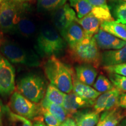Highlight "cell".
<instances>
[{
    "label": "cell",
    "instance_id": "cell-7",
    "mask_svg": "<svg viewBox=\"0 0 126 126\" xmlns=\"http://www.w3.org/2000/svg\"><path fill=\"white\" fill-rule=\"evenodd\" d=\"M10 107L12 112L29 120H34L42 116L40 104L30 101L18 92L12 94L10 100Z\"/></svg>",
    "mask_w": 126,
    "mask_h": 126
},
{
    "label": "cell",
    "instance_id": "cell-15",
    "mask_svg": "<svg viewBox=\"0 0 126 126\" xmlns=\"http://www.w3.org/2000/svg\"><path fill=\"white\" fill-rule=\"evenodd\" d=\"M97 75L96 70L91 65L80 64L75 67V76L78 81L89 86L94 85Z\"/></svg>",
    "mask_w": 126,
    "mask_h": 126
},
{
    "label": "cell",
    "instance_id": "cell-27",
    "mask_svg": "<svg viewBox=\"0 0 126 126\" xmlns=\"http://www.w3.org/2000/svg\"><path fill=\"white\" fill-rule=\"evenodd\" d=\"M94 89L100 93H105L111 91L114 88L113 83L108 78L103 75H100L94 82Z\"/></svg>",
    "mask_w": 126,
    "mask_h": 126
},
{
    "label": "cell",
    "instance_id": "cell-8",
    "mask_svg": "<svg viewBox=\"0 0 126 126\" xmlns=\"http://www.w3.org/2000/svg\"><path fill=\"white\" fill-rule=\"evenodd\" d=\"M15 88V71L11 63L0 52V95L12 94Z\"/></svg>",
    "mask_w": 126,
    "mask_h": 126
},
{
    "label": "cell",
    "instance_id": "cell-11",
    "mask_svg": "<svg viewBox=\"0 0 126 126\" xmlns=\"http://www.w3.org/2000/svg\"><path fill=\"white\" fill-rule=\"evenodd\" d=\"M99 48L103 50H117L126 46V42L115 37L102 29L94 36Z\"/></svg>",
    "mask_w": 126,
    "mask_h": 126
},
{
    "label": "cell",
    "instance_id": "cell-13",
    "mask_svg": "<svg viewBox=\"0 0 126 126\" xmlns=\"http://www.w3.org/2000/svg\"><path fill=\"white\" fill-rule=\"evenodd\" d=\"M126 63V46L117 50H108L101 54V64L109 67Z\"/></svg>",
    "mask_w": 126,
    "mask_h": 126
},
{
    "label": "cell",
    "instance_id": "cell-20",
    "mask_svg": "<svg viewBox=\"0 0 126 126\" xmlns=\"http://www.w3.org/2000/svg\"><path fill=\"white\" fill-rule=\"evenodd\" d=\"M100 29L112 34L115 37L126 42V28L124 25L116 21H106L101 22Z\"/></svg>",
    "mask_w": 126,
    "mask_h": 126
},
{
    "label": "cell",
    "instance_id": "cell-26",
    "mask_svg": "<svg viewBox=\"0 0 126 126\" xmlns=\"http://www.w3.org/2000/svg\"><path fill=\"white\" fill-rule=\"evenodd\" d=\"M113 15L117 23L126 25V2L120 0L113 9Z\"/></svg>",
    "mask_w": 126,
    "mask_h": 126
},
{
    "label": "cell",
    "instance_id": "cell-37",
    "mask_svg": "<svg viewBox=\"0 0 126 126\" xmlns=\"http://www.w3.org/2000/svg\"><path fill=\"white\" fill-rule=\"evenodd\" d=\"M117 126H126V117H124Z\"/></svg>",
    "mask_w": 126,
    "mask_h": 126
},
{
    "label": "cell",
    "instance_id": "cell-33",
    "mask_svg": "<svg viewBox=\"0 0 126 126\" xmlns=\"http://www.w3.org/2000/svg\"><path fill=\"white\" fill-rule=\"evenodd\" d=\"M119 106L122 108L126 109V93H122L120 96Z\"/></svg>",
    "mask_w": 126,
    "mask_h": 126
},
{
    "label": "cell",
    "instance_id": "cell-25",
    "mask_svg": "<svg viewBox=\"0 0 126 126\" xmlns=\"http://www.w3.org/2000/svg\"><path fill=\"white\" fill-rule=\"evenodd\" d=\"M91 14L98 19L101 22L114 20L108 5L102 7H94Z\"/></svg>",
    "mask_w": 126,
    "mask_h": 126
},
{
    "label": "cell",
    "instance_id": "cell-38",
    "mask_svg": "<svg viewBox=\"0 0 126 126\" xmlns=\"http://www.w3.org/2000/svg\"><path fill=\"white\" fill-rule=\"evenodd\" d=\"M14 1H15V2L18 3H19V4H21V3H23L25 2H27V1H29L30 0H14Z\"/></svg>",
    "mask_w": 126,
    "mask_h": 126
},
{
    "label": "cell",
    "instance_id": "cell-3",
    "mask_svg": "<svg viewBox=\"0 0 126 126\" xmlns=\"http://www.w3.org/2000/svg\"><path fill=\"white\" fill-rule=\"evenodd\" d=\"M0 52L9 62L13 64L29 67L40 65L38 55L9 40L1 32H0Z\"/></svg>",
    "mask_w": 126,
    "mask_h": 126
},
{
    "label": "cell",
    "instance_id": "cell-1",
    "mask_svg": "<svg viewBox=\"0 0 126 126\" xmlns=\"http://www.w3.org/2000/svg\"><path fill=\"white\" fill-rule=\"evenodd\" d=\"M47 78L51 84L64 94L72 92L73 70L56 56L48 58L43 65Z\"/></svg>",
    "mask_w": 126,
    "mask_h": 126
},
{
    "label": "cell",
    "instance_id": "cell-17",
    "mask_svg": "<svg viewBox=\"0 0 126 126\" xmlns=\"http://www.w3.org/2000/svg\"><path fill=\"white\" fill-rule=\"evenodd\" d=\"M77 126H95L99 121V114L93 110H82L74 115Z\"/></svg>",
    "mask_w": 126,
    "mask_h": 126
},
{
    "label": "cell",
    "instance_id": "cell-10",
    "mask_svg": "<svg viewBox=\"0 0 126 126\" xmlns=\"http://www.w3.org/2000/svg\"><path fill=\"white\" fill-rule=\"evenodd\" d=\"M94 102L82 98L71 92L65 94L62 106L65 110L68 117H71L81 109L94 106Z\"/></svg>",
    "mask_w": 126,
    "mask_h": 126
},
{
    "label": "cell",
    "instance_id": "cell-4",
    "mask_svg": "<svg viewBox=\"0 0 126 126\" xmlns=\"http://www.w3.org/2000/svg\"><path fill=\"white\" fill-rule=\"evenodd\" d=\"M69 54L75 62L89 64L97 68L101 64V54L94 37H85L72 47H69Z\"/></svg>",
    "mask_w": 126,
    "mask_h": 126
},
{
    "label": "cell",
    "instance_id": "cell-6",
    "mask_svg": "<svg viewBox=\"0 0 126 126\" xmlns=\"http://www.w3.org/2000/svg\"><path fill=\"white\" fill-rule=\"evenodd\" d=\"M23 13V7L19 3L14 0H3L0 4L1 32L14 33Z\"/></svg>",
    "mask_w": 126,
    "mask_h": 126
},
{
    "label": "cell",
    "instance_id": "cell-39",
    "mask_svg": "<svg viewBox=\"0 0 126 126\" xmlns=\"http://www.w3.org/2000/svg\"><path fill=\"white\" fill-rule=\"evenodd\" d=\"M2 1H3V0H0V4H1V3L2 2Z\"/></svg>",
    "mask_w": 126,
    "mask_h": 126
},
{
    "label": "cell",
    "instance_id": "cell-23",
    "mask_svg": "<svg viewBox=\"0 0 126 126\" xmlns=\"http://www.w3.org/2000/svg\"><path fill=\"white\" fill-rule=\"evenodd\" d=\"M70 5L73 7L78 19H81L89 14L94 7L88 0H69Z\"/></svg>",
    "mask_w": 126,
    "mask_h": 126
},
{
    "label": "cell",
    "instance_id": "cell-36",
    "mask_svg": "<svg viewBox=\"0 0 126 126\" xmlns=\"http://www.w3.org/2000/svg\"><path fill=\"white\" fill-rule=\"evenodd\" d=\"M2 106H1V105L0 104V126H4L2 123Z\"/></svg>",
    "mask_w": 126,
    "mask_h": 126
},
{
    "label": "cell",
    "instance_id": "cell-29",
    "mask_svg": "<svg viewBox=\"0 0 126 126\" xmlns=\"http://www.w3.org/2000/svg\"><path fill=\"white\" fill-rule=\"evenodd\" d=\"M7 111L13 126H33V124L29 120L15 114L8 108L7 109Z\"/></svg>",
    "mask_w": 126,
    "mask_h": 126
},
{
    "label": "cell",
    "instance_id": "cell-28",
    "mask_svg": "<svg viewBox=\"0 0 126 126\" xmlns=\"http://www.w3.org/2000/svg\"><path fill=\"white\" fill-rule=\"evenodd\" d=\"M109 77L116 89L121 93H126V77L116 74L109 73Z\"/></svg>",
    "mask_w": 126,
    "mask_h": 126
},
{
    "label": "cell",
    "instance_id": "cell-21",
    "mask_svg": "<svg viewBox=\"0 0 126 126\" xmlns=\"http://www.w3.org/2000/svg\"><path fill=\"white\" fill-rule=\"evenodd\" d=\"M40 104L42 108L53 115L60 123L64 122L68 118L67 113L62 106L50 103L44 98Z\"/></svg>",
    "mask_w": 126,
    "mask_h": 126
},
{
    "label": "cell",
    "instance_id": "cell-22",
    "mask_svg": "<svg viewBox=\"0 0 126 126\" xmlns=\"http://www.w3.org/2000/svg\"><path fill=\"white\" fill-rule=\"evenodd\" d=\"M66 94L50 83L48 85L44 99L51 103L63 106Z\"/></svg>",
    "mask_w": 126,
    "mask_h": 126
},
{
    "label": "cell",
    "instance_id": "cell-14",
    "mask_svg": "<svg viewBox=\"0 0 126 126\" xmlns=\"http://www.w3.org/2000/svg\"><path fill=\"white\" fill-rule=\"evenodd\" d=\"M72 91L82 98L92 101H94L101 94V93L97 92L94 88L78 81L74 73L73 75Z\"/></svg>",
    "mask_w": 126,
    "mask_h": 126
},
{
    "label": "cell",
    "instance_id": "cell-35",
    "mask_svg": "<svg viewBox=\"0 0 126 126\" xmlns=\"http://www.w3.org/2000/svg\"><path fill=\"white\" fill-rule=\"evenodd\" d=\"M43 116H40L39 117L36 118L35 120H34L33 124V126H47L43 121Z\"/></svg>",
    "mask_w": 126,
    "mask_h": 126
},
{
    "label": "cell",
    "instance_id": "cell-32",
    "mask_svg": "<svg viewBox=\"0 0 126 126\" xmlns=\"http://www.w3.org/2000/svg\"><path fill=\"white\" fill-rule=\"evenodd\" d=\"M93 7H102L107 5L106 0H88Z\"/></svg>",
    "mask_w": 126,
    "mask_h": 126
},
{
    "label": "cell",
    "instance_id": "cell-40",
    "mask_svg": "<svg viewBox=\"0 0 126 126\" xmlns=\"http://www.w3.org/2000/svg\"><path fill=\"white\" fill-rule=\"evenodd\" d=\"M123 1H126V0H123Z\"/></svg>",
    "mask_w": 126,
    "mask_h": 126
},
{
    "label": "cell",
    "instance_id": "cell-41",
    "mask_svg": "<svg viewBox=\"0 0 126 126\" xmlns=\"http://www.w3.org/2000/svg\"><path fill=\"white\" fill-rule=\"evenodd\" d=\"M124 26H125V27L126 28V25H124Z\"/></svg>",
    "mask_w": 126,
    "mask_h": 126
},
{
    "label": "cell",
    "instance_id": "cell-16",
    "mask_svg": "<svg viewBox=\"0 0 126 126\" xmlns=\"http://www.w3.org/2000/svg\"><path fill=\"white\" fill-rule=\"evenodd\" d=\"M76 22L81 26L86 37H94L100 29L101 22L91 13L81 19L77 18Z\"/></svg>",
    "mask_w": 126,
    "mask_h": 126
},
{
    "label": "cell",
    "instance_id": "cell-5",
    "mask_svg": "<svg viewBox=\"0 0 126 126\" xmlns=\"http://www.w3.org/2000/svg\"><path fill=\"white\" fill-rule=\"evenodd\" d=\"M18 92L35 103L43 100L46 92L45 80L39 75L30 74L20 80L17 85Z\"/></svg>",
    "mask_w": 126,
    "mask_h": 126
},
{
    "label": "cell",
    "instance_id": "cell-30",
    "mask_svg": "<svg viewBox=\"0 0 126 126\" xmlns=\"http://www.w3.org/2000/svg\"><path fill=\"white\" fill-rule=\"evenodd\" d=\"M104 69L108 73L116 74L126 77V63L109 67H105Z\"/></svg>",
    "mask_w": 126,
    "mask_h": 126
},
{
    "label": "cell",
    "instance_id": "cell-31",
    "mask_svg": "<svg viewBox=\"0 0 126 126\" xmlns=\"http://www.w3.org/2000/svg\"><path fill=\"white\" fill-rule=\"evenodd\" d=\"M41 106V105H40ZM42 108V106H41ZM42 115L47 126H60L61 123L49 112L42 108Z\"/></svg>",
    "mask_w": 126,
    "mask_h": 126
},
{
    "label": "cell",
    "instance_id": "cell-2",
    "mask_svg": "<svg viewBox=\"0 0 126 126\" xmlns=\"http://www.w3.org/2000/svg\"><path fill=\"white\" fill-rule=\"evenodd\" d=\"M67 43L57 29L45 25L41 28L36 39V51L42 57L59 56L65 49Z\"/></svg>",
    "mask_w": 126,
    "mask_h": 126
},
{
    "label": "cell",
    "instance_id": "cell-12",
    "mask_svg": "<svg viewBox=\"0 0 126 126\" xmlns=\"http://www.w3.org/2000/svg\"><path fill=\"white\" fill-rule=\"evenodd\" d=\"M69 47H72L86 37L84 31L76 21L74 22L60 33Z\"/></svg>",
    "mask_w": 126,
    "mask_h": 126
},
{
    "label": "cell",
    "instance_id": "cell-24",
    "mask_svg": "<svg viewBox=\"0 0 126 126\" xmlns=\"http://www.w3.org/2000/svg\"><path fill=\"white\" fill-rule=\"evenodd\" d=\"M67 0H37V8L39 11H54L63 7Z\"/></svg>",
    "mask_w": 126,
    "mask_h": 126
},
{
    "label": "cell",
    "instance_id": "cell-34",
    "mask_svg": "<svg viewBox=\"0 0 126 126\" xmlns=\"http://www.w3.org/2000/svg\"><path fill=\"white\" fill-rule=\"evenodd\" d=\"M60 126H77L75 120L71 117H68Z\"/></svg>",
    "mask_w": 126,
    "mask_h": 126
},
{
    "label": "cell",
    "instance_id": "cell-19",
    "mask_svg": "<svg viewBox=\"0 0 126 126\" xmlns=\"http://www.w3.org/2000/svg\"><path fill=\"white\" fill-rule=\"evenodd\" d=\"M35 31L36 25L34 22L29 17L26 16L23 12L16 26L14 32L17 33L23 37H29L34 33Z\"/></svg>",
    "mask_w": 126,
    "mask_h": 126
},
{
    "label": "cell",
    "instance_id": "cell-9",
    "mask_svg": "<svg viewBox=\"0 0 126 126\" xmlns=\"http://www.w3.org/2000/svg\"><path fill=\"white\" fill-rule=\"evenodd\" d=\"M77 18L76 12L67 3L52 14L53 23L60 33L71 23L76 21Z\"/></svg>",
    "mask_w": 126,
    "mask_h": 126
},
{
    "label": "cell",
    "instance_id": "cell-18",
    "mask_svg": "<svg viewBox=\"0 0 126 126\" xmlns=\"http://www.w3.org/2000/svg\"><path fill=\"white\" fill-rule=\"evenodd\" d=\"M126 116V113L119 109V107L104 111L99 119L100 126H117Z\"/></svg>",
    "mask_w": 126,
    "mask_h": 126
}]
</instances>
